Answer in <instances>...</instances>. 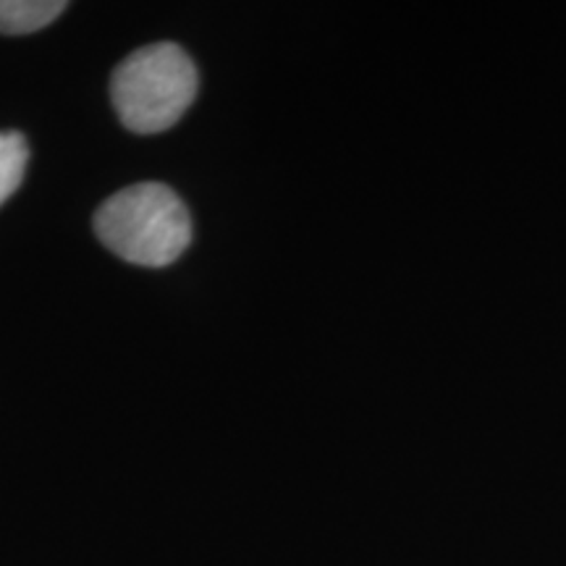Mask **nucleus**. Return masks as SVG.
I'll use <instances>...</instances> for the list:
<instances>
[{
    "label": "nucleus",
    "mask_w": 566,
    "mask_h": 566,
    "mask_svg": "<svg viewBox=\"0 0 566 566\" xmlns=\"http://www.w3.org/2000/svg\"><path fill=\"white\" fill-rule=\"evenodd\" d=\"M30 147L19 132H0V205L17 192L24 179Z\"/></svg>",
    "instance_id": "nucleus-4"
},
{
    "label": "nucleus",
    "mask_w": 566,
    "mask_h": 566,
    "mask_svg": "<svg viewBox=\"0 0 566 566\" xmlns=\"http://www.w3.org/2000/svg\"><path fill=\"white\" fill-rule=\"evenodd\" d=\"M101 242L126 263L171 265L189 247L192 221L174 189L163 184H134L122 189L95 212Z\"/></svg>",
    "instance_id": "nucleus-1"
},
{
    "label": "nucleus",
    "mask_w": 566,
    "mask_h": 566,
    "mask_svg": "<svg viewBox=\"0 0 566 566\" xmlns=\"http://www.w3.org/2000/svg\"><path fill=\"white\" fill-rule=\"evenodd\" d=\"M63 11V0H0V34L40 32Z\"/></svg>",
    "instance_id": "nucleus-3"
},
{
    "label": "nucleus",
    "mask_w": 566,
    "mask_h": 566,
    "mask_svg": "<svg viewBox=\"0 0 566 566\" xmlns=\"http://www.w3.org/2000/svg\"><path fill=\"white\" fill-rule=\"evenodd\" d=\"M197 95V69L174 42H158L118 63L111 80V101L129 132L171 129Z\"/></svg>",
    "instance_id": "nucleus-2"
}]
</instances>
